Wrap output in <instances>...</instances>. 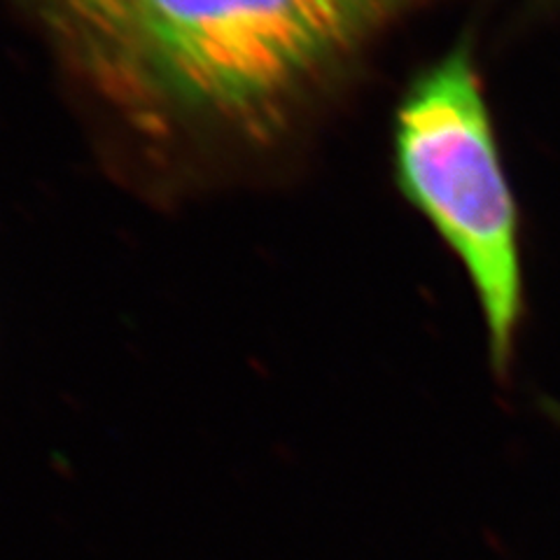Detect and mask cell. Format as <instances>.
I'll use <instances>...</instances> for the list:
<instances>
[{"label": "cell", "mask_w": 560, "mask_h": 560, "mask_svg": "<svg viewBox=\"0 0 560 560\" xmlns=\"http://www.w3.org/2000/svg\"><path fill=\"white\" fill-rule=\"evenodd\" d=\"M416 0H133L127 66L189 113L259 125Z\"/></svg>", "instance_id": "obj_1"}, {"label": "cell", "mask_w": 560, "mask_h": 560, "mask_svg": "<svg viewBox=\"0 0 560 560\" xmlns=\"http://www.w3.org/2000/svg\"><path fill=\"white\" fill-rule=\"evenodd\" d=\"M397 178L477 292L490 362L506 372L523 311L518 215L471 45L420 75L397 110Z\"/></svg>", "instance_id": "obj_2"}, {"label": "cell", "mask_w": 560, "mask_h": 560, "mask_svg": "<svg viewBox=\"0 0 560 560\" xmlns=\"http://www.w3.org/2000/svg\"><path fill=\"white\" fill-rule=\"evenodd\" d=\"M66 26L98 49L101 55L113 51V59L127 61L129 14L133 0H45Z\"/></svg>", "instance_id": "obj_3"}, {"label": "cell", "mask_w": 560, "mask_h": 560, "mask_svg": "<svg viewBox=\"0 0 560 560\" xmlns=\"http://www.w3.org/2000/svg\"><path fill=\"white\" fill-rule=\"evenodd\" d=\"M547 413L560 425V401H549V405H547Z\"/></svg>", "instance_id": "obj_4"}]
</instances>
